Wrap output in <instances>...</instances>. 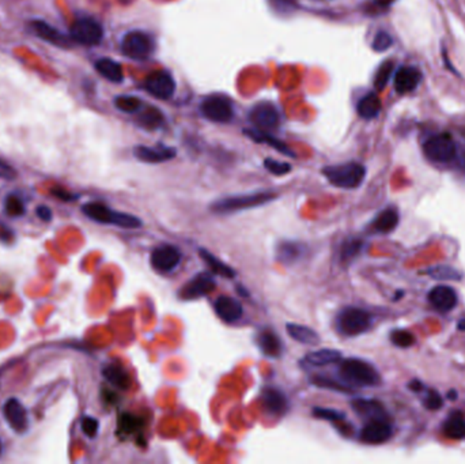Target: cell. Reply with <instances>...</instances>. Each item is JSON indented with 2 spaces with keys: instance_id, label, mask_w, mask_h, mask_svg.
Returning <instances> with one entry per match:
<instances>
[{
  "instance_id": "6da1fadb",
  "label": "cell",
  "mask_w": 465,
  "mask_h": 464,
  "mask_svg": "<svg viewBox=\"0 0 465 464\" xmlns=\"http://www.w3.org/2000/svg\"><path fill=\"white\" fill-rule=\"evenodd\" d=\"M82 211L89 219L103 225H113L121 229H139L143 226V221L141 218L128 212L116 211L99 202L83 205Z\"/></svg>"
},
{
  "instance_id": "7a4b0ae2",
  "label": "cell",
  "mask_w": 465,
  "mask_h": 464,
  "mask_svg": "<svg viewBox=\"0 0 465 464\" xmlns=\"http://www.w3.org/2000/svg\"><path fill=\"white\" fill-rule=\"evenodd\" d=\"M339 377L347 385L353 387H373L380 384L381 376L373 365L360 359L342 360L339 365Z\"/></svg>"
},
{
  "instance_id": "3957f363",
  "label": "cell",
  "mask_w": 465,
  "mask_h": 464,
  "mask_svg": "<svg viewBox=\"0 0 465 464\" xmlns=\"http://www.w3.org/2000/svg\"><path fill=\"white\" fill-rule=\"evenodd\" d=\"M328 183L342 190H355L361 185L366 176L364 166L358 162L332 165L322 169Z\"/></svg>"
},
{
  "instance_id": "277c9868",
  "label": "cell",
  "mask_w": 465,
  "mask_h": 464,
  "mask_svg": "<svg viewBox=\"0 0 465 464\" xmlns=\"http://www.w3.org/2000/svg\"><path fill=\"white\" fill-rule=\"evenodd\" d=\"M278 198L273 192H256V194H248V195H236V196H227L215 201L209 210L215 214H230V212H238L244 210H251L256 207L268 205L269 202L275 201Z\"/></svg>"
},
{
  "instance_id": "5b68a950",
  "label": "cell",
  "mask_w": 465,
  "mask_h": 464,
  "mask_svg": "<svg viewBox=\"0 0 465 464\" xmlns=\"http://www.w3.org/2000/svg\"><path fill=\"white\" fill-rule=\"evenodd\" d=\"M335 325L344 336H357L366 332L371 325V316L357 307H347L338 313Z\"/></svg>"
},
{
  "instance_id": "8992f818",
  "label": "cell",
  "mask_w": 465,
  "mask_h": 464,
  "mask_svg": "<svg viewBox=\"0 0 465 464\" xmlns=\"http://www.w3.org/2000/svg\"><path fill=\"white\" fill-rule=\"evenodd\" d=\"M70 37L82 46L93 47L99 46L103 41V29L94 18L83 17L76 19L71 29H70Z\"/></svg>"
},
{
  "instance_id": "52a82bcc",
  "label": "cell",
  "mask_w": 465,
  "mask_h": 464,
  "mask_svg": "<svg viewBox=\"0 0 465 464\" xmlns=\"http://www.w3.org/2000/svg\"><path fill=\"white\" fill-rule=\"evenodd\" d=\"M121 51L132 60H146L154 52V40L145 32L134 30L124 36Z\"/></svg>"
},
{
  "instance_id": "ba28073f",
  "label": "cell",
  "mask_w": 465,
  "mask_h": 464,
  "mask_svg": "<svg viewBox=\"0 0 465 464\" xmlns=\"http://www.w3.org/2000/svg\"><path fill=\"white\" fill-rule=\"evenodd\" d=\"M423 152L426 157L434 162H449L456 155V143L448 134L434 135L426 141L423 145Z\"/></svg>"
},
{
  "instance_id": "9c48e42d",
  "label": "cell",
  "mask_w": 465,
  "mask_h": 464,
  "mask_svg": "<svg viewBox=\"0 0 465 464\" xmlns=\"http://www.w3.org/2000/svg\"><path fill=\"white\" fill-rule=\"evenodd\" d=\"M216 289V282L211 272H199L192 276L178 292V297L185 301H194L206 297Z\"/></svg>"
},
{
  "instance_id": "30bf717a",
  "label": "cell",
  "mask_w": 465,
  "mask_h": 464,
  "mask_svg": "<svg viewBox=\"0 0 465 464\" xmlns=\"http://www.w3.org/2000/svg\"><path fill=\"white\" fill-rule=\"evenodd\" d=\"M181 258L183 255L178 248H176L174 245L163 244L153 250L150 255V263L156 272L167 274L172 272L181 263Z\"/></svg>"
},
{
  "instance_id": "8fae6325",
  "label": "cell",
  "mask_w": 465,
  "mask_h": 464,
  "mask_svg": "<svg viewBox=\"0 0 465 464\" xmlns=\"http://www.w3.org/2000/svg\"><path fill=\"white\" fill-rule=\"evenodd\" d=\"M146 90L159 100H169L176 92V82L170 72L158 70L146 78Z\"/></svg>"
},
{
  "instance_id": "7c38bea8",
  "label": "cell",
  "mask_w": 465,
  "mask_h": 464,
  "mask_svg": "<svg viewBox=\"0 0 465 464\" xmlns=\"http://www.w3.org/2000/svg\"><path fill=\"white\" fill-rule=\"evenodd\" d=\"M249 120L260 131L275 130L280 123V114L278 108L272 103H260L251 110Z\"/></svg>"
},
{
  "instance_id": "4fadbf2b",
  "label": "cell",
  "mask_w": 465,
  "mask_h": 464,
  "mask_svg": "<svg viewBox=\"0 0 465 464\" xmlns=\"http://www.w3.org/2000/svg\"><path fill=\"white\" fill-rule=\"evenodd\" d=\"M200 110L203 116L214 123H227L233 117V105L229 99L222 96H212L206 99Z\"/></svg>"
},
{
  "instance_id": "5bb4252c",
  "label": "cell",
  "mask_w": 465,
  "mask_h": 464,
  "mask_svg": "<svg viewBox=\"0 0 465 464\" xmlns=\"http://www.w3.org/2000/svg\"><path fill=\"white\" fill-rule=\"evenodd\" d=\"M3 415L8 426L18 434L26 433L29 429V416L23 405L15 399L10 398L3 406Z\"/></svg>"
},
{
  "instance_id": "9a60e30c",
  "label": "cell",
  "mask_w": 465,
  "mask_h": 464,
  "mask_svg": "<svg viewBox=\"0 0 465 464\" xmlns=\"http://www.w3.org/2000/svg\"><path fill=\"white\" fill-rule=\"evenodd\" d=\"M260 401L265 413L271 416H282L289 410V401L287 396L278 388L265 387L261 391Z\"/></svg>"
},
{
  "instance_id": "2e32d148",
  "label": "cell",
  "mask_w": 465,
  "mask_h": 464,
  "mask_svg": "<svg viewBox=\"0 0 465 464\" xmlns=\"http://www.w3.org/2000/svg\"><path fill=\"white\" fill-rule=\"evenodd\" d=\"M392 437V427L386 421H369L360 433L364 444H382Z\"/></svg>"
},
{
  "instance_id": "e0dca14e",
  "label": "cell",
  "mask_w": 465,
  "mask_h": 464,
  "mask_svg": "<svg viewBox=\"0 0 465 464\" xmlns=\"http://www.w3.org/2000/svg\"><path fill=\"white\" fill-rule=\"evenodd\" d=\"M256 343L260 352L269 359H279L283 354V342L279 338V335L271 330V328H264L260 331L256 336Z\"/></svg>"
},
{
  "instance_id": "ac0fdd59",
  "label": "cell",
  "mask_w": 465,
  "mask_h": 464,
  "mask_svg": "<svg viewBox=\"0 0 465 464\" xmlns=\"http://www.w3.org/2000/svg\"><path fill=\"white\" fill-rule=\"evenodd\" d=\"M214 310L218 317L225 323H236L244 314L241 303L230 296H220L219 299H216V301L214 303Z\"/></svg>"
},
{
  "instance_id": "d6986e66",
  "label": "cell",
  "mask_w": 465,
  "mask_h": 464,
  "mask_svg": "<svg viewBox=\"0 0 465 464\" xmlns=\"http://www.w3.org/2000/svg\"><path fill=\"white\" fill-rule=\"evenodd\" d=\"M428 301L435 310L449 312L457 305V294L449 286H435L428 293Z\"/></svg>"
},
{
  "instance_id": "ffe728a7",
  "label": "cell",
  "mask_w": 465,
  "mask_h": 464,
  "mask_svg": "<svg viewBox=\"0 0 465 464\" xmlns=\"http://www.w3.org/2000/svg\"><path fill=\"white\" fill-rule=\"evenodd\" d=\"M134 155L141 161L146 163H161L166 162L172 158L176 157V150L173 148H166V146H136L134 149Z\"/></svg>"
},
{
  "instance_id": "44dd1931",
  "label": "cell",
  "mask_w": 465,
  "mask_h": 464,
  "mask_svg": "<svg viewBox=\"0 0 465 464\" xmlns=\"http://www.w3.org/2000/svg\"><path fill=\"white\" fill-rule=\"evenodd\" d=\"M422 81V74L415 67H402L395 75V90L399 94L413 92Z\"/></svg>"
},
{
  "instance_id": "7402d4cb",
  "label": "cell",
  "mask_w": 465,
  "mask_h": 464,
  "mask_svg": "<svg viewBox=\"0 0 465 464\" xmlns=\"http://www.w3.org/2000/svg\"><path fill=\"white\" fill-rule=\"evenodd\" d=\"M351 407L362 418L369 421H386L388 415L382 405L371 399H355L351 402Z\"/></svg>"
},
{
  "instance_id": "603a6c76",
  "label": "cell",
  "mask_w": 465,
  "mask_h": 464,
  "mask_svg": "<svg viewBox=\"0 0 465 464\" xmlns=\"http://www.w3.org/2000/svg\"><path fill=\"white\" fill-rule=\"evenodd\" d=\"M32 30L34 33V36H37L39 39L53 44L56 47H68L70 41L57 30L54 29L51 25H48L44 21H34L30 23Z\"/></svg>"
},
{
  "instance_id": "cb8c5ba5",
  "label": "cell",
  "mask_w": 465,
  "mask_h": 464,
  "mask_svg": "<svg viewBox=\"0 0 465 464\" xmlns=\"http://www.w3.org/2000/svg\"><path fill=\"white\" fill-rule=\"evenodd\" d=\"M307 245L298 241H282L276 247V259L283 264H294L305 256Z\"/></svg>"
},
{
  "instance_id": "d4e9b609",
  "label": "cell",
  "mask_w": 465,
  "mask_h": 464,
  "mask_svg": "<svg viewBox=\"0 0 465 464\" xmlns=\"http://www.w3.org/2000/svg\"><path fill=\"white\" fill-rule=\"evenodd\" d=\"M313 415L316 418H320V419H324V421H328L329 423H332L339 430V433H342L344 436H350L351 434L353 426L347 422L344 414L336 412L333 409L314 407L313 409Z\"/></svg>"
},
{
  "instance_id": "484cf974",
  "label": "cell",
  "mask_w": 465,
  "mask_h": 464,
  "mask_svg": "<svg viewBox=\"0 0 465 464\" xmlns=\"http://www.w3.org/2000/svg\"><path fill=\"white\" fill-rule=\"evenodd\" d=\"M103 374L105 380L110 385H113L118 390H123V391L128 390L132 384L130 373L121 365H116V363L106 365L103 369Z\"/></svg>"
},
{
  "instance_id": "4316f807",
  "label": "cell",
  "mask_w": 465,
  "mask_h": 464,
  "mask_svg": "<svg viewBox=\"0 0 465 464\" xmlns=\"http://www.w3.org/2000/svg\"><path fill=\"white\" fill-rule=\"evenodd\" d=\"M286 331L291 339L296 342H300L307 346H317L321 342L320 335L310 327L296 324V323H287Z\"/></svg>"
},
{
  "instance_id": "83f0119b",
  "label": "cell",
  "mask_w": 465,
  "mask_h": 464,
  "mask_svg": "<svg viewBox=\"0 0 465 464\" xmlns=\"http://www.w3.org/2000/svg\"><path fill=\"white\" fill-rule=\"evenodd\" d=\"M199 255H200V258L203 259V261L206 263L207 267L209 268V271L212 274L220 275V276L227 278V279L236 278V275H237L236 270L233 267H230L229 264H226L225 261L219 260L214 254L207 251L206 248H200Z\"/></svg>"
},
{
  "instance_id": "f1b7e54d",
  "label": "cell",
  "mask_w": 465,
  "mask_h": 464,
  "mask_svg": "<svg viewBox=\"0 0 465 464\" xmlns=\"http://www.w3.org/2000/svg\"><path fill=\"white\" fill-rule=\"evenodd\" d=\"M145 427V419L131 413H123L118 416L117 434L125 437L139 433Z\"/></svg>"
},
{
  "instance_id": "f546056e",
  "label": "cell",
  "mask_w": 465,
  "mask_h": 464,
  "mask_svg": "<svg viewBox=\"0 0 465 464\" xmlns=\"http://www.w3.org/2000/svg\"><path fill=\"white\" fill-rule=\"evenodd\" d=\"M343 360V354L339 350L333 349H320L316 352L308 353L305 357V362L310 366H325L338 363Z\"/></svg>"
},
{
  "instance_id": "4dcf8cb0",
  "label": "cell",
  "mask_w": 465,
  "mask_h": 464,
  "mask_svg": "<svg viewBox=\"0 0 465 464\" xmlns=\"http://www.w3.org/2000/svg\"><path fill=\"white\" fill-rule=\"evenodd\" d=\"M252 141L258 142V143H267L268 146L273 148L275 150H278L279 153L285 155H290V157H296V154L290 150L289 146H286L283 142H280L279 139L271 137L269 134H267L265 131H260L258 128L255 130H245L244 131Z\"/></svg>"
},
{
  "instance_id": "1f68e13d",
  "label": "cell",
  "mask_w": 465,
  "mask_h": 464,
  "mask_svg": "<svg viewBox=\"0 0 465 464\" xmlns=\"http://www.w3.org/2000/svg\"><path fill=\"white\" fill-rule=\"evenodd\" d=\"M399 223V212L395 208H386L373 222V229L378 233L386 234L396 229Z\"/></svg>"
},
{
  "instance_id": "d6a6232c",
  "label": "cell",
  "mask_w": 465,
  "mask_h": 464,
  "mask_svg": "<svg viewBox=\"0 0 465 464\" xmlns=\"http://www.w3.org/2000/svg\"><path fill=\"white\" fill-rule=\"evenodd\" d=\"M96 70L103 75L105 79L113 83H120L124 79L121 65L112 59H100L96 63Z\"/></svg>"
},
{
  "instance_id": "836d02e7",
  "label": "cell",
  "mask_w": 465,
  "mask_h": 464,
  "mask_svg": "<svg viewBox=\"0 0 465 464\" xmlns=\"http://www.w3.org/2000/svg\"><path fill=\"white\" fill-rule=\"evenodd\" d=\"M357 110L362 119L371 120L377 117L381 110V100L375 93H369L364 97H362L357 106Z\"/></svg>"
},
{
  "instance_id": "e575fe53",
  "label": "cell",
  "mask_w": 465,
  "mask_h": 464,
  "mask_svg": "<svg viewBox=\"0 0 465 464\" xmlns=\"http://www.w3.org/2000/svg\"><path fill=\"white\" fill-rule=\"evenodd\" d=\"M444 432L449 438L462 440L465 437V418L462 413L449 415L444 425Z\"/></svg>"
},
{
  "instance_id": "d590c367",
  "label": "cell",
  "mask_w": 465,
  "mask_h": 464,
  "mask_svg": "<svg viewBox=\"0 0 465 464\" xmlns=\"http://www.w3.org/2000/svg\"><path fill=\"white\" fill-rule=\"evenodd\" d=\"M138 123L142 128L146 130H155L163 123V116L159 112V109L149 106L146 110L141 112V116L138 117Z\"/></svg>"
},
{
  "instance_id": "8d00e7d4",
  "label": "cell",
  "mask_w": 465,
  "mask_h": 464,
  "mask_svg": "<svg viewBox=\"0 0 465 464\" xmlns=\"http://www.w3.org/2000/svg\"><path fill=\"white\" fill-rule=\"evenodd\" d=\"M311 384L320 387V388H327V390H333L339 392H351L353 388L347 385L344 381H338L331 377L325 376H313L311 377Z\"/></svg>"
},
{
  "instance_id": "74e56055",
  "label": "cell",
  "mask_w": 465,
  "mask_h": 464,
  "mask_svg": "<svg viewBox=\"0 0 465 464\" xmlns=\"http://www.w3.org/2000/svg\"><path fill=\"white\" fill-rule=\"evenodd\" d=\"M393 72V63L392 61H385L380 65V68L375 72L374 77V88L377 90H384L392 77Z\"/></svg>"
},
{
  "instance_id": "f35d334b",
  "label": "cell",
  "mask_w": 465,
  "mask_h": 464,
  "mask_svg": "<svg viewBox=\"0 0 465 464\" xmlns=\"http://www.w3.org/2000/svg\"><path fill=\"white\" fill-rule=\"evenodd\" d=\"M114 105L117 109L125 113H138L143 106L142 101L134 96H118L114 100Z\"/></svg>"
},
{
  "instance_id": "ab89813d",
  "label": "cell",
  "mask_w": 465,
  "mask_h": 464,
  "mask_svg": "<svg viewBox=\"0 0 465 464\" xmlns=\"http://www.w3.org/2000/svg\"><path fill=\"white\" fill-rule=\"evenodd\" d=\"M426 274L435 278V279H446V281H460L462 279L460 272H457L452 267H445V265L431 267L430 270L426 271Z\"/></svg>"
},
{
  "instance_id": "60d3db41",
  "label": "cell",
  "mask_w": 465,
  "mask_h": 464,
  "mask_svg": "<svg viewBox=\"0 0 465 464\" xmlns=\"http://www.w3.org/2000/svg\"><path fill=\"white\" fill-rule=\"evenodd\" d=\"M4 211L12 218H18V216H22L25 214L26 208H25V205H23V202L21 201L19 196L8 195L4 201Z\"/></svg>"
},
{
  "instance_id": "b9f144b4",
  "label": "cell",
  "mask_w": 465,
  "mask_h": 464,
  "mask_svg": "<svg viewBox=\"0 0 465 464\" xmlns=\"http://www.w3.org/2000/svg\"><path fill=\"white\" fill-rule=\"evenodd\" d=\"M264 168L269 173H272L275 176H285V174H287V173L291 172V165L290 163H287V162H279V161H275L272 158H267L264 161Z\"/></svg>"
},
{
  "instance_id": "7bdbcfd3",
  "label": "cell",
  "mask_w": 465,
  "mask_h": 464,
  "mask_svg": "<svg viewBox=\"0 0 465 464\" xmlns=\"http://www.w3.org/2000/svg\"><path fill=\"white\" fill-rule=\"evenodd\" d=\"M391 341L395 346L397 347H410L413 346V342H415V338H413V334H410L409 331H404V330H396L391 334Z\"/></svg>"
},
{
  "instance_id": "ee69618b",
  "label": "cell",
  "mask_w": 465,
  "mask_h": 464,
  "mask_svg": "<svg viewBox=\"0 0 465 464\" xmlns=\"http://www.w3.org/2000/svg\"><path fill=\"white\" fill-rule=\"evenodd\" d=\"M362 250V243L360 240H349L346 241L343 245H342V250H340V259L343 261L346 260H351L353 258H355Z\"/></svg>"
},
{
  "instance_id": "f6af8a7d",
  "label": "cell",
  "mask_w": 465,
  "mask_h": 464,
  "mask_svg": "<svg viewBox=\"0 0 465 464\" xmlns=\"http://www.w3.org/2000/svg\"><path fill=\"white\" fill-rule=\"evenodd\" d=\"M81 427L82 432L89 437V438H94L99 434V429H100V422L97 418L86 415L82 418L81 421Z\"/></svg>"
},
{
  "instance_id": "bcb514c9",
  "label": "cell",
  "mask_w": 465,
  "mask_h": 464,
  "mask_svg": "<svg viewBox=\"0 0 465 464\" xmlns=\"http://www.w3.org/2000/svg\"><path fill=\"white\" fill-rule=\"evenodd\" d=\"M392 37L386 32H378L373 40V50L375 52L388 51L392 47Z\"/></svg>"
},
{
  "instance_id": "7dc6e473",
  "label": "cell",
  "mask_w": 465,
  "mask_h": 464,
  "mask_svg": "<svg viewBox=\"0 0 465 464\" xmlns=\"http://www.w3.org/2000/svg\"><path fill=\"white\" fill-rule=\"evenodd\" d=\"M395 3V0H370V3L366 7V12L370 15H377V14H382L384 11H386L392 4Z\"/></svg>"
},
{
  "instance_id": "c3c4849f",
  "label": "cell",
  "mask_w": 465,
  "mask_h": 464,
  "mask_svg": "<svg viewBox=\"0 0 465 464\" xmlns=\"http://www.w3.org/2000/svg\"><path fill=\"white\" fill-rule=\"evenodd\" d=\"M442 405H444L442 396L437 391H428V394L426 395V399H424V406L428 410H438V409L442 407Z\"/></svg>"
},
{
  "instance_id": "681fc988",
  "label": "cell",
  "mask_w": 465,
  "mask_h": 464,
  "mask_svg": "<svg viewBox=\"0 0 465 464\" xmlns=\"http://www.w3.org/2000/svg\"><path fill=\"white\" fill-rule=\"evenodd\" d=\"M15 177H17L15 169L7 162H4L3 159H0V179L10 181V180H14Z\"/></svg>"
},
{
  "instance_id": "f907efd6",
  "label": "cell",
  "mask_w": 465,
  "mask_h": 464,
  "mask_svg": "<svg viewBox=\"0 0 465 464\" xmlns=\"http://www.w3.org/2000/svg\"><path fill=\"white\" fill-rule=\"evenodd\" d=\"M52 195L56 196V198L60 199V201H64V202H72V201H75V199L78 198L76 195H72V194H70L68 191L61 190V188H53V190H52Z\"/></svg>"
},
{
  "instance_id": "816d5d0a",
  "label": "cell",
  "mask_w": 465,
  "mask_h": 464,
  "mask_svg": "<svg viewBox=\"0 0 465 464\" xmlns=\"http://www.w3.org/2000/svg\"><path fill=\"white\" fill-rule=\"evenodd\" d=\"M12 239H14V232L0 222V241L8 244L12 241Z\"/></svg>"
},
{
  "instance_id": "f5cc1de1",
  "label": "cell",
  "mask_w": 465,
  "mask_h": 464,
  "mask_svg": "<svg viewBox=\"0 0 465 464\" xmlns=\"http://www.w3.org/2000/svg\"><path fill=\"white\" fill-rule=\"evenodd\" d=\"M36 214H37V216H39L41 221H44V222H50V221H52V216H53L52 210L48 206L37 207Z\"/></svg>"
},
{
  "instance_id": "db71d44e",
  "label": "cell",
  "mask_w": 465,
  "mask_h": 464,
  "mask_svg": "<svg viewBox=\"0 0 465 464\" xmlns=\"http://www.w3.org/2000/svg\"><path fill=\"white\" fill-rule=\"evenodd\" d=\"M459 330L460 331H465V319L459 321Z\"/></svg>"
},
{
  "instance_id": "11a10c76",
  "label": "cell",
  "mask_w": 465,
  "mask_h": 464,
  "mask_svg": "<svg viewBox=\"0 0 465 464\" xmlns=\"http://www.w3.org/2000/svg\"><path fill=\"white\" fill-rule=\"evenodd\" d=\"M0 455H1V443H0Z\"/></svg>"
}]
</instances>
